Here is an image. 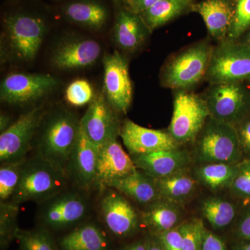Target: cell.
<instances>
[{
	"instance_id": "6da1fadb",
	"label": "cell",
	"mask_w": 250,
	"mask_h": 250,
	"mask_svg": "<svg viewBox=\"0 0 250 250\" xmlns=\"http://www.w3.org/2000/svg\"><path fill=\"white\" fill-rule=\"evenodd\" d=\"M80 130V120L68 110L45 114L38 130L36 155L65 171Z\"/></svg>"
},
{
	"instance_id": "7a4b0ae2",
	"label": "cell",
	"mask_w": 250,
	"mask_h": 250,
	"mask_svg": "<svg viewBox=\"0 0 250 250\" xmlns=\"http://www.w3.org/2000/svg\"><path fill=\"white\" fill-rule=\"evenodd\" d=\"M68 177L62 169L36 155L23 162L21 179L11 203L27 202L40 204L67 189Z\"/></svg>"
},
{
	"instance_id": "3957f363",
	"label": "cell",
	"mask_w": 250,
	"mask_h": 250,
	"mask_svg": "<svg viewBox=\"0 0 250 250\" xmlns=\"http://www.w3.org/2000/svg\"><path fill=\"white\" fill-rule=\"evenodd\" d=\"M213 46L201 41L171 56L161 69V83L174 90H190L205 80Z\"/></svg>"
},
{
	"instance_id": "277c9868",
	"label": "cell",
	"mask_w": 250,
	"mask_h": 250,
	"mask_svg": "<svg viewBox=\"0 0 250 250\" xmlns=\"http://www.w3.org/2000/svg\"><path fill=\"white\" fill-rule=\"evenodd\" d=\"M195 142V156L201 164H237L243 160L234 126L209 117Z\"/></svg>"
},
{
	"instance_id": "5b68a950",
	"label": "cell",
	"mask_w": 250,
	"mask_h": 250,
	"mask_svg": "<svg viewBox=\"0 0 250 250\" xmlns=\"http://www.w3.org/2000/svg\"><path fill=\"white\" fill-rule=\"evenodd\" d=\"M205 80L209 83H250V48L241 41L225 40L213 46Z\"/></svg>"
},
{
	"instance_id": "8992f818",
	"label": "cell",
	"mask_w": 250,
	"mask_h": 250,
	"mask_svg": "<svg viewBox=\"0 0 250 250\" xmlns=\"http://www.w3.org/2000/svg\"><path fill=\"white\" fill-rule=\"evenodd\" d=\"M209 117L202 95L190 90H174L173 113L167 131L180 146L195 142Z\"/></svg>"
},
{
	"instance_id": "52a82bcc",
	"label": "cell",
	"mask_w": 250,
	"mask_h": 250,
	"mask_svg": "<svg viewBox=\"0 0 250 250\" xmlns=\"http://www.w3.org/2000/svg\"><path fill=\"white\" fill-rule=\"evenodd\" d=\"M3 25L12 53L27 62L35 58L47 29L45 20L39 15L16 12L7 15Z\"/></svg>"
},
{
	"instance_id": "ba28073f",
	"label": "cell",
	"mask_w": 250,
	"mask_h": 250,
	"mask_svg": "<svg viewBox=\"0 0 250 250\" xmlns=\"http://www.w3.org/2000/svg\"><path fill=\"white\" fill-rule=\"evenodd\" d=\"M203 97L217 121L236 126L250 116V88L245 83L210 84Z\"/></svg>"
},
{
	"instance_id": "9c48e42d",
	"label": "cell",
	"mask_w": 250,
	"mask_h": 250,
	"mask_svg": "<svg viewBox=\"0 0 250 250\" xmlns=\"http://www.w3.org/2000/svg\"><path fill=\"white\" fill-rule=\"evenodd\" d=\"M82 190H65L40 203L39 218L43 226L63 229L80 223L89 212V202Z\"/></svg>"
},
{
	"instance_id": "30bf717a",
	"label": "cell",
	"mask_w": 250,
	"mask_h": 250,
	"mask_svg": "<svg viewBox=\"0 0 250 250\" xmlns=\"http://www.w3.org/2000/svg\"><path fill=\"white\" fill-rule=\"evenodd\" d=\"M42 106L23 113L17 121L0 135V161L1 164L25 160L32 149L41 122L45 116Z\"/></svg>"
},
{
	"instance_id": "8fae6325",
	"label": "cell",
	"mask_w": 250,
	"mask_h": 250,
	"mask_svg": "<svg viewBox=\"0 0 250 250\" xmlns=\"http://www.w3.org/2000/svg\"><path fill=\"white\" fill-rule=\"evenodd\" d=\"M103 62L104 95L115 111L126 114L133 98L127 60L115 51L105 56Z\"/></svg>"
},
{
	"instance_id": "7c38bea8",
	"label": "cell",
	"mask_w": 250,
	"mask_h": 250,
	"mask_svg": "<svg viewBox=\"0 0 250 250\" xmlns=\"http://www.w3.org/2000/svg\"><path fill=\"white\" fill-rule=\"evenodd\" d=\"M117 113L104 94H99L81 118V128L98 148L120 136L122 125Z\"/></svg>"
},
{
	"instance_id": "4fadbf2b",
	"label": "cell",
	"mask_w": 250,
	"mask_h": 250,
	"mask_svg": "<svg viewBox=\"0 0 250 250\" xmlns=\"http://www.w3.org/2000/svg\"><path fill=\"white\" fill-rule=\"evenodd\" d=\"M57 80L48 74L12 73L1 83V101L10 104H22L36 101L55 88Z\"/></svg>"
},
{
	"instance_id": "5bb4252c",
	"label": "cell",
	"mask_w": 250,
	"mask_h": 250,
	"mask_svg": "<svg viewBox=\"0 0 250 250\" xmlns=\"http://www.w3.org/2000/svg\"><path fill=\"white\" fill-rule=\"evenodd\" d=\"M106 189L100 205L104 224L113 236L118 238L131 236L139 228L137 211L121 192L113 188Z\"/></svg>"
},
{
	"instance_id": "9a60e30c",
	"label": "cell",
	"mask_w": 250,
	"mask_h": 250,
	"mask_svg": "<svg viewBox=\"0 0 250 250\" xmlns=\"http://www.w3.org/2000/svg\"><path fill=\"white\" fill-rule=\"evenodd\" d=\"M99 148L81 128L77 142L67 162L65 172L80 190L96 188Z\"/></svg>"
},
{
	"instance_id": "2e32d148",
	"label": "cell",
	"mask_w": 250,
	"mask_h": 250,
	"mask_svg": "<svg viewBox=\"0 0 250 250\" xmlns=\"http://www.w3.org/2000/svg\"><path fill=\"white\" fill-rule=\"evenodd\" d=\"M120 136L129 155L172 150L180 147L167 130L148 129L129 119L122 125Z\"/></svg>"
},
{
	"instance_id": "e0dca14e",
	"label": "cell",
	"mask_w": 250,
	"mask_h": 250,
	"mask_svg": "<svg viewBox=\"0 0 250 250\" xmlns=\"http://www.w3.org/2000/svg\"><path fill=\"white\" fill-rule=\"evenodd\" d=\"M137 170L131 156L117 139L112 140L99 148L96 188H108L113 181L125 178Z\"/></svg>"
},
{
	"instance_id": "ac0fdd59",
	"label": "cell",
	"mask_w": 250,
	"mask_h": 250,
	"mask_svg": "<svg viewBox=\"0 0 250 250\" xmlns=\"http://www.w3.org/2000/svg\"><path fill=\"white\" fill-rule=\"evenodd\" d=\"M130 156L136 168L153 179L167 177L187 170L192 162L190 154L180 147L172 150Z\"/></svg>"
},
{
	"instance_id": "d6986e66",
	"label": "cell",
	"mask_w": 250,
	"mask_h": 250,
	"mask_svg": "<svg viewBox=\"0 0 250 250\" xmlns=\"http://www.w3.org/2000/svg\"><path fill=\"white\" fill-rule=\"evenodd\" d=\"M101 50L99 42L91 39L66 41L54 51L52 65L62 70L85 68L97 62Z\"/></svg>"
},
{
	"instance_id": "ffe728a7",
	"label": "cell",
	"mask_w": 250,
	"mask_h": 250,
	"mask_svg": "<svg viewBox=\"0 0 250 250\" xmlns=\"http://www.w3.org/2000/svg\"><path fill=\"white\" fill-rule=\"evenodd\" d=\"M149 30L139 14L126 6L117 11L113 25V40L122 50L134 52L142 47L147 39Z\"/></svg>"
},
{
	"instance_id": "44dd1931",
	"label": "cell",
	"mask_w": 250,
	"mask_h": 250,
	"mask_svg": "<svg viewBox=\"0 0 250 250\" xmlns=\"http://www.w3.org/2000/svg\"><path fill=\"white\" fill-rule=\"evenodd\" d=\"M191 11L201 16L210 37L218 42L228 39L232 23L233 0H203L193 3Z\"/></svg>"
},
{
	"instance_id": "7402d4cb",
	"label": "cell",
	"mask_w": 250,
	"mask_h": 250,
	"mask_svg": "<svg viewBox=\"0 0 250 250\" xmlns=\"http://www.w3.org/2000/svg\"><path fill=\"white\" fill-rule=\"evenodd\" d=\"M67 21L90 29H100L108 17L107 8L97 0H77L67 3L62 8Z\"/></svg>"
},
{
	"instance_id": "603a6c76",
	"label": "cell",
	"mask_w": 250,
	"mask_h": 250,
	"mask_svg": "<svg viewBox=\"0 0 250 250\" xmlns=\"http://www.w3.org/2000/svg\"><path fill=\"white\" fill-rule=\"evenodd\" d=\"M108 188L142 205H149L160 199L154 179L139 170L125 178L113 181Z\"/></svg>"
},
{
	"instance_id": "cb8c5ba5",
	"label": "cell",
	"mask_w": 250,
	"mask_h": 250,
	"mask_svg": "<svg viewBox=\"0 0 250 250\" xmlns=\"http://www.w3.org/2000/svg\"><path fill=\"white\" fill-rule=\"evenodd\" d=\"M154 183L160 199L177 205L186 203L196 190V180L189 173L188 169L154 179Z\"/></svg>"
},
{
	"instance_id": "d4e9b609",
	"label": "cell",
	"mask_w": 250,
	"mask_h": 250,
	"mask_svg": "<svg viewBox=\"0 0 250 250\" xmlns=\"http://www.w3.org/2000/svg\"><path fill=\"white\" fill-rule=\"evenodd\" d=\"M179 205L159 199L149 204L141 219L153 234L164 232L178 226L181 219Z\"/></svg>"
},
{
	"instance_id": "484cf974",
	"label": "cell",
	"mask_w": 250,
	"mask_h": 250,
	"mask_svg": "<svg viewBox=\"0 0 250 250\" xmlns=\"http://www.w3.org/2000/svg\"><path fill=\"white\" fill-rule=\"evenodd\" d=\"M193 0H161L139 14L150 32L192 11Z\"/></svg>"
},
{
	"instance_id": "4316f807",
	"label": "cell",
	"mask_w": 250,
	"mask_h": 250,
	"mask_svg": "<svg viewBox=\"0 0 250 250\" xmlns=\"http://www.w3.org/2000/svg\"><path fill=\"white\" fill-rule=\"evenodd\" d=\"M62 250H108L109 243L101 229L94 224H85L62 237Z\"/></svg>"
},
{
	"instance_id": "83f0119b",
	"label": "cell",
	"mask_w": 250,
	"mask_h": 250,
	"mask_svg": "<svg viewBox=\"0 0 250 250\" xmlns=\"http://www.w3.org/2000/svg\"><path fill=\"white\" fill-rule=\"evenodd\" d=\"M237 164L214 163L201 164L195 170L199 182L210 190L229 188L236 173Z\"/></svg>"
},
{
	"instance_id": "f1b7e54d",
	"label": "cell",
	"mask_w": 250,
	"mask_h": 250,
	"mask_svg": "<svg viewBox=\"0 0 250 250\" xmlns=\"http://www.w3.org/2000/svg\"><path fill=\"white\" fill-rule=\"evenodd\" d=\"M202 212L215 229L228 227L236 215V208L231 202L220 197H208L202 205Z\"/></svg>"
},
{
	"instance_id": "f546056e",
	"label": "cell",
	"mask_w": 250,
	"mask_h": 250,
	"mask_svg": "<svg viewBox=\"0 0 250 250\" xmlns=\"http://www.w3.org/2000/svg\"><path fill=\"white\" fill-rule=\"evenodd\" d=\"M15 238L21 250H59L47 229L22 230L18 228Z\"/></svg>"
},
{
	"instance_id": "4dcf8cb0",
	"label": "cell",
	"mask_w": 250,
	"mask_h": 250,
	"mask_svg": "<svg viewBox=\"0 0 250 250\" xmlns=\"http://www.w3.org/2000/svg\"><path fill=\"white\" fill-rule=\"evenodd\" d=\"M20 206L11 202H0V242L1 250L6 249L16 237Z\"/></svg>"
},
{
	"instance_id": "1f68e13d",
	"label": "cell",
	"mask_w": 250,
	"mask_h": 250,
	"mask_svg": "<svg viewBox=\"0 0 250 250\" xmlns=\"http://www.w3.org/2000/svg\"><path fill=\"white\" fill-rule=\"evenodd\" d=\"M24 161L0 166V202H9L17 189Z\"/></svg>"
},
{
	"instance_id": "d6a6232c",
	"label": "cell",
	"mask_w": 250,
	"mask_h": 250,
	"mask_svg": "<svg viewBox=\"0 0 250 250\" xmlns=\"http://www.w3.org/2000/svg\"><path fill=\"white\" fill-rule=\"evenodd\" d=\"M250 28V0H233L232 23L227 40H241Z\"/></svg>"
},
{
	"instance_id": "836d02e7",
	"label": "cell",
	"mask_w": 250,
	"mask_h": 250,
	"mask_svg": "<svg viewBox=\"0 0 250 250\" xmlns=\"http://www.w3.org/2000/svg\"><path fill=\"white\" fill-rule=\"evenodd\" d=\"M182 233V250H201L203 237V222L192 219L179 225Z\"/></svg>"
},
{
	"instance_id": "e575fe53",
	"label": "cell",
	"mask_w": 250,
	"mask_h": 250,
	"mask_svg": "<svg viewBox=\"0 0 250 250\" xmlns=\"http://www.w3.org/2000/svg\"><path fill=\"white\" fill-rule=\"evenodd\" d=\"M229 188L243 202H250V158L237 164L236 173Z\"/></svg>"
},
{
	"instance_id": "d590c367",
	"label": "cell",
	"mask_w": 250,
	"mask_h": 250,
	"mask_svg": "<svg viewBox=\"0 0 250 250\" xmlns=\"http://www.w3.org/2000/svg\"><path fill=\"white\" fill-rule=\"evenodd\" d=\"M95 98L91 85L88 81L78 80L72 82L65 91V99L72 106H82L90 104Z\"/></svg>"
},
{
	"instance_id": "8d00e7d4",
	"label": "cell",
	"mask_w": 250,
	"mask_h": 250,
	"mask_svg": "<svg viewBox=\"0 0 250 250\" xmlns=\"http://www.w3.org/2000/svg\"><path fill=\"white\" fill-rule=\"evenodd\" d=\"M179 225L172 229L154 234L164 250H182V233Z\"/></svg>"
},
{
	"instance_id": "74e56055",
	"label": "cell",
	"mask_w": 250,
	"mask_h": 250,
	"mask_svg": "<svg viewBox=\"0 0 250 250\" xmlns=\"http://www.w3.org/2000/svg\"><path fill=\"white\" fill-rule=\"evenodd\" d=\"M243 155L250 158V116L234 126Z\"/></svg>"
},
{
	"instance_id": "f35d334b",
	"label": "cell",
	"mask_w": 250,
	"mask_h": 250,
	"mask_svg": "<svg viewBox=\"0 0 250 250\" xmlns=\"http://www.w3.org/2000/svg\"><path fill=\"white\" fill-rule=\"evenodd\" d=\"M201 250H228V248L221 238L205 228L202 237Z\"/></svg>"
},
{
	"instance_id": "ab89813d",
	"label": "cell",
	"mask_w": 250,
	"mask_h": 250,
	"mask_svg": "<svg viewBox=\"0 0 250 250\" xmlns=\"http://www.w3.org/2000/svg\"><path fill=\"white\" fill-rule=\"evenodd\" d=\"M160 1L161 0H128L125 6L136 14H139Z\"/></svg>"
},
{
	"instance_id": "60d3db41",
	"label": "cell",
	"mask_w": 250,
	"mask_h": 250,
	"mask_svg": "<svg viewBox=\"0 0 250 250\" xmlns=\"http://www.w3.org/2000/svg\"><path fill=\"white\" fill-rule=\"evenodd\" d=\"M238 235L243 239L250 241V212L240 222L238 227Z\"/></svg>"
},
{
	"instance_id": "b9f144b4",
	"label": "cell",
	"mask_w": 250,
	"mask_h": 250,
	"mask_svg": "<svg viewBox=\"0 0 250 250\" xmlns=\"http://www.w3.org/2000/svg\"><path fill=\"white\" fill-rule=\"evenodd\" d=\"M144 241L147 250H164L155 235L153 234L152 236L147 237Z\"/></svg>"
},
{
	"instance_id": "7bdbcfd3",
	"label": "cell",
	"mask_w": 250,
	"mask_h": 250,
	"mask_svg": "<svg viewBox=\"0 0 250 250\" xmlns=\"http://www.w3.org/2000/svg\"><path fill=\"white\" fill-rule=\"evenodd\" d=\"M12 124L11 118L9 116L1 114V117H0V131L1 133L4 132L6 129H9Z\"/></svg>"
},
{
	"instance_id": "ee69618b",
	"label": "cell",
	"mask_w": 250,
	"mask_h": 250,
	"mask_svg": "<svg viewBox=\"0 0 250 250\" xmlns=\"http://www.w3.org/2000/svg\"><path fill=\"white\" fill-rule=\"evenodd\" d=\"M122 250H147L145 241L135 242L129 246L125 247L124 249Z\"/></svg>"
},
{
	"instance_id": "f6af8a7d",
	"label": "cell",
	"mask_w": 250,
	"mask_h": 250,
	"mask_svg": "<svg viewBox=\"0 0 250 250\" xmlns=\"http://www.w3.org/2000/svg\"><path fill=\"white\" fill-rule=\"evenodd\" d=\"M239 41L246 44V45H248L250 48V28Z\"/></svg>"
},
{
	"instance_id": "bcb514c9",
	"label": "cell",
	"mask_w": 250,
	"mask_h": 250,
	"mask_svg": "<svg viewBox=\"0 0 250 250\" xmlns=\"http://www.w3.org/2000/svg\"><path fill=\"white\" fill-rule=\"evenodd\" d=\"M234 250H250V243H240L235 246Z\"/></svg>"
},
{
	"instance_id": "7dc6e473",
	"label": "cell",
	"mask_w": 250,
	"mask_h": 250,
	"mask_svg": "<svg viewBox=\"0 0 250 250\" xmlns=\"http://www.w3.org/2000/svg\"><path fill=\"white\" fill-rule=\"evenodd\" d=\"M114 1H116V2L126 5L128 0H114Z\"/></svg>"
}]
</instances>
